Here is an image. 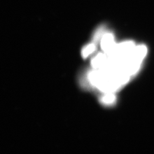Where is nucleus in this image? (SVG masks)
<instances>
[{
    "instance_id": "1",
    "label": "nucleus",
    "mask_w": 154,
    "mask_h": 154,
    "mask_svg": "<svg viewBox=\"0 0 154 154\" xmlns=\"http://www.w3.org/2000/svg\"><path fill=\"white\" fill-rule=\"evenodd\" d=\"M116 46L114 36L111 34L107 33L103 36L101 41V48L105 53L109 54Z\"/></svg>"
},
{
    "instance_id": "2",
    "label": "nucleus",
    "mask_w": 154,
    "mask_h": 154,
    "mask_svg": "<svg viewBox=\"0 0 154 154\" xmlns=\"http://www.w3.org/2000/svg\"><path fill=\"white\" fill-rule=\"evenodd\" d=\"M106 61V56L102 53H99L98 55H97L92 60L91 64H92V66H93V67L97 69L103 65Z\"/></svg>"
},
{
    "instance_id": "3",
    "label": "nucleus",
    "mask_w": 154,
    "mask_h": 154,
    "mask_svg": "<svg viewBox=\"0 0 154 154\" xmlns=\"http://www.w3.org/2000/svg\"><path fill=\"white\" fill-rule=\"evenodd\" d=\"M95 50V46L93 44H88L83 48L82 50V55L84 58L88 57V55L93 53Z\"/></svg>"
},
{
    "instance_id": "4",
    "label": "nucleus",
    "mask_w": 154,
    "mask_h": 154,
    "mask_svg": "<svg viewBox=\"0 0 154 154\" xmlns=\"http://www.w3.org/2000/svg\"><path fill=\"white\" fill-rule=\"evenodd\" d=\"M115 100H116L115 95L111 93L106 94L103 97L102 99V103H105V105L112 104V103L114 102Z\"/></svg>"
}]
</instances>
